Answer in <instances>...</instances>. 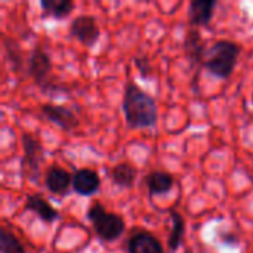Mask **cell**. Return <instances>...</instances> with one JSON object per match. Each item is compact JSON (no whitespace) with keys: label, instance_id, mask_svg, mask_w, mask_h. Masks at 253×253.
<instances>
[{"label":"cell","instance_id":"obj_1","mask_svg":"<svg viewBox=\"0 0 253 253\" xmlns=\"http://www.w3.org/2000/svg\"><path fill=\"white\" fill-rule=\"evenodd\" d=\"M123 111L130 129H148L157 123V104L154 98L133 82L126 83Z\"/></svg>","mask_w":253,"mask_h":253},{"label":"cell","instance_id":"obj_2","mask_svg":"<svg viewBox=\"0 0 253 253\" xmlns=\"http://www.w3.org/2000/svg\"><path fill=\"white\" fill-rule=\"evenodd\" d=\"M240 44L230 40H218L215 42L206 53L205 67L219 79H228L236 65L240 55Z\"/></svg>","mask_w":253,"mask_h":253},{"label":"cell","instance_id":"obj_3","mask_svg":"<svg viewBox=\"0 0 253 253\" xmlns=\"http://www.w3.org/2000/svg\"><path fill=\"white\" fill-rule=\"evenodd\" d=\"M87 219L93 231L104 242H116L125 231V221L120 215L107 212L101 203H93L87 211Z\"/></svg>","mask_w":253,"mask_h":253},{"label":"cell","instance_id":"obj_4","mask_svg":"<svg viewBox=\"0 0 253 253\" xmlns=\"http://www.w3.org/2000/svg\"><path fill=\"white\" fill-rule=\"evenodd\" d=\"M22 148H24V157L21 162L22 173L25 178L34 181L39 178L40 163L44 159V150L40 141L30 133L22 135Z\"/></svg>","mask_w":253,"mask_h":253},{"label":"cell","instance_id":"obj_5","mask_svg":"<svg viewBox=\"0 0 253 253\" xmlns=\"http://www.w3.org/2000/svg\"><path fill=\"white\" fill-rule=\"evenodd\" d=\"M70 36L87 47L93 46L99 39V27L96 19L90 15H80L74 18L70 25Z\"/></svg>","mask_w":253,"mask_h":253},{"label":"cell","instance_id":"obj_6","mask_svg":"<svg viewBox=\"0 0 253 253\" xmlns=\"http://www.w3.org/2000/svg\"><path fill=\"white\" fill-rule=\"evenodd\" d=\"M52 71V62L49 55L40 49H33L30 58H28V73L34 79L36 84L40 86L43 90H49V74Z\"/></svg>","mask_w":253,"mask_h":253},{"label":"cell","instance_id":"obj_7","mask_svg":"<svg viewBox=\"0 0 253 253\" xmlns=\"http://www.w3.org/2000/svg\"><path fill=\"white\" fill-rule=\"evenodd\" d=\"M42 114L61 129L70 132L77 127L79 120L73 110H70L65 105H56V104H43L42 105Z\"/></svg>","mask_w":253,"mask_h":253},{"label":"cell","instance_id":"obj_8","mask_svg":"<svg viewBox=\"0 0 253 253\" xmlns=\"http://www.w3.org/2000/svg\"><path fill=\"white\" fill-rule=\"evenodd\" d=\"M44 184L52 194L65 196L70 193V187H73V176L61 166H50L44 176Z\"/></svg>","mask_w":253,"mask_h":253},{"label":"cell","instance_id":"obj_9","mask_svg":"<svg viewBox=\"0 0 253 253\" xmlns=\"http://www.w3.org/2000/svg\"><path fill=\"white\" fill-rule=\"evenodd\" d=\"M101 185L99 175L92 169H79L73 175V191L80 196H92Z\"/></svg>","mask_w":253,"mask_h":253},{"label":"cell","instance_id":"obj_10","mask_svg":"<svg viewBox=\"0 0 253 253\" xmlns=\"http://www.w3.org/2000/svg\"><path fill=\"white\" fill-rule=\"evenodd\" d=\"M216 1L213 0H193L188 7V19L193 27H203L211 22Z\"/></svg>","mask_w":253,"mask_h":253},{"label":"cell","instance_id":"obj_11","mask_svg":"<svg viewBox=\"0 0 253 253\" xmlns=\"http://www.w3.org/2000/svg\"><path fill=\"white\" fill-rule=\"evenodd\" d=\"M24 211H30V212L36 213L42 221H44L47 224H50L59 218L58 211L46 199H43L39 194H31L25 199Z\"/></svg>","mask_w":253,"mask_h":253},{"label":"cell","instance_id":"obj_12","mask_svg":"<svg viewBox=\"0 0 253 253\" xmlns=\"http://www.w3.org/2000/svg\"><path fill=\"white\" fill-rule=\"evenodd\" d=\"M129 253H165L162 243L150 233H138L127 243Z\"/></svg>","mask_w":253,"mask_h":253},{"label":"cell","instance_id":"obj_13","mask_svg":"<svg viewBox=\"0 0 253 253\" xmlns=\"http://www.w3.org/2000/svg\"><path fill=\"white\" fill-rule=\"evenodd\" d=\"M184 49L188 56V59L193 64H200L203 59H206V49H205V40L202 39L200 33L196 28H191L184 40Z\"/></svg>","mask_w":253,"mask_h":253},{"label":"cell","instance_id":"obj_14","mask_svg":"<svg viewBox=\"0 0 253 253\" xmlns=\"http://www.w3.org/2000/svg\"><path fill=\"white\" fill-rule=\"evenodd\" d=\"M145 184H147V187H148V190H150V193L153 196L166 194L173 187V178L168 172L156 170V172H151V173L147 175Z\"/></svg>","mask_w":253,"mask_h":253},{"label":"cell","instance_id":"obj_15","mask_svg":"<svg viewBox=\"0 0 253 253\" xmlns=\"http://www.w3.org/2000/svg\"><path fill=\"white\" fill-rule=\"evenodd\" d=\"M40 7L43 10V16L62 19L71 13L74 3L71 0H40Z\"/></svg>","mask_w":253,"mask_h":253},{"label":"cell","instance_id":"obj_16","mask_svg":"<svg viewBox=\"0 0 253 253\" xmlns=\"http://www.w3.org/2000/svg\"><path fill=\"white\" fill-rule=\"evenodd\" d=\"M111 179L120 188H130L136 179V169L129 163H119L111 170Z\"/></svg>","mask_w":253,"mask_h":253},{"label":"cell","instance_id":"obj_17","mask_svg":"<svg viewBox=\"0 0 253 253\" xmlns=\"http://www.w3.org/2000/svg\"><path fill=\"white\" fill-rule=\"evenodd\" d=\"M170 219H172V231H170V237L168 240V248L173 253L181 246V242H182V237L185 233V222H184V218L181 216V213L176 211H170Z\"/></svg>","mask_w":253,"mask_h":253},{"label":"cell","instance_id":"obj_18","mask_svg":"<svg viewBox=\"0 0 253 253\" xmlns=\"http://www.w3.org/2000/svg\"><path fill=\"white\" fill-rule=\"evenodd\" d=\"M0 252L1 253H25L21 242L6 228L0 231Z\"/></svg>","mask_w":253,"mask_h":253},{"label":"cell","instance_id":"obj_19","mask_svg":"<svg viewBox=\"0 0 253 253\" xmlns=\"http://www.w3.org/2000/svg\"><path fill=\"white\" fill-rule=\"evenodd\" d=\"M135 64H136V67H138V70H139L141 76L147 79V77H148V74H150V71H151L150 61H148L147 58H136V59H135Z\"/></svg>","mask_w":253,"mask_h":253},{"label":"cell","instance_id":"obj_20","mask_svg":"<svg viewBox=\"0 0 253 253\" xmlns=\"http://www.w3.org/2000/svg\"><path fill=\"white\" fill-rule=\"evenodd\" d=\"M252 101H253V98H252Z\"/></svg>","mask_w":253,"mask_h":253}]
</instances>
